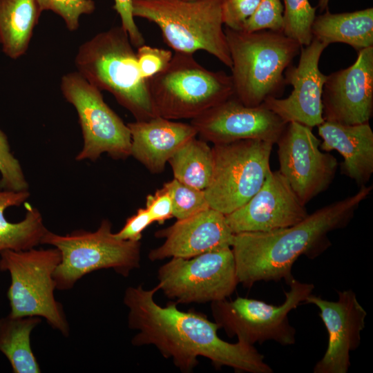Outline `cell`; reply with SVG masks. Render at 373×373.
<instances>
[{
	"instance_id": "obj_1",
	"label": "cell",
	"mask_w": 373,
	"mask_h": 373,
	"mask_svg": "<svg viewBox=\"0 0 373 373\" xmlns=\"http://www.w3.org/2000/svg\"><path fill=\"white\" fill-rule=\"evenodd\" d=\"M158 290L157 285L151 289L138 285L125 291L123 300L128 309V327L138 331L132 338L133 345H154L183 372H191L198 365L199 356L209 359L216 368L227 366L236 372H273L254 345L221 339L218 325L204 314L182 311L175 302L165 307L157 304L154 295Z\"/></svg>"
},
{
	"instance_id": "obj_2",
	"label": "cell",
	"mask_w": 373,
	"mask_h": 373,
	"mask_svg": "<svg viewBox=\"0 0 373 373\" xmlns=\"http://www.w3.org/2000/svg\"><path fill=\"white\" fill-rule=\"evenodd\" d=\"M372 189L361 186L354 195L320 208L289 227L235 233L231 249L238 283L251 287L259 281L284 280L288 284L297 259L305 256L313 260L329 247L328 234L348 225Z\"/></svg>"
},
{
	"instance_id": "obj_3",
	"label": "cell",
	"mask_w": 373,
	"mask_h": 373,
	"mask_svg": "<svg viewBox=\"0 0 373 373\" xmlns=\"http://www.w3.org/2000/svg\"><path fill=\"white\" fill-rule=\"evenodd\" d=\"M231 59L234 97L247 106H258L278 97L286 85L284 73L301 46L283 32H254L225 28Z\"/></svg>"
},
{
	"instance_id": "obj_4",
	"label": "cell",
	"mask_w": 373,
	"mask_h": 373,
	"mask_svg": "<svg viewBox=\"0 0 373 373\" xmlns=\"http://www.w3.org/2000/svg\"><path fill=\"white\" fill-rule=\"evenodd\" d=\"M77 72L100 90L111 93L137 121L156 117L136 52L122 26L101 32L82 44L75 58Z\"/></svg>"
},
{
	"instance_id": "obj_5",
	"label": "cell",
	"mask_w": 373,
	"mask_h": 373,
	"mask_svg": "<svg viewBox=\"0 0 373 373\" xmlns=\"http://www.w3.org/2000/svg\"><path fill=\"white\" fill-rule=\"evenodd\" d=\"M222 1L132 0L133 15L155 23L175 52L204 50L231 68Z\"/></svg>"
},
{
	"instance_id": "obj_6",
	"label": "cell",
	"mask_w": 373,
	"mask_h": 373,
	"mask_svg": "<svg viewBox=\"0 0 373 373\" xmlns=\"http://www.w3.org/2000/svg\"><path fill=\"white\" fill-rule=\"evenodd\" d=\"M146 81L156 115L171 120L193 119L234 95L230 75L207 69L189 53L175 52Z\"/></svg>"
},
{
	"instance_id": "obj_7",
	"label": "cell",
	"mask_w": 373,
	"mask_h": 373,
	"mask_svg": "<svg viewBox=\"0 0 373 373\" xmlns=\"http://www.w3.org/2000/svg\"><path fill=\"white\" fill-rule=\"evenodd\" d=\"M41 244L57 248L61 262L53 274L56 289L68 290L85 275L112 269L124 277L140 267V242L122 240L112 232L108 219L94 231L83 229L60 235L48 230Z\"/></svg>"
},
{
	"instance_id": "obj_8",
	"label": "cell",
	"mask_w": 373,
	"mask_h": 373,
	"mask_svg": "<svg viewBox=\"0 0 373 373\" xmlns=\"http://www.w3.org/2000/svg\"><path fill=\"white\" fill-rule=\"evenodd\" d=\"M55 247L0 252V270L8 271L7 291L12 316H38L67 337L70 327L62 305L56 300L53 274L61 262Z\"/></svg>"
},
{
	"instance_id": "obj_9",
	"label": "cell",
	"mask_w": 373,
	"mask_h": 373,
	"mask_svg": "<svg viewBox=\"0 0 373 373\" xmlns=\"http://www.w3.org/2000/svg\"><path fill=\"white\" fill-rule=\"evenodd\" d=\"M273 145L258 140L213 144L212 175L204 190L210 208L227 215L249 200L271 171Z\"/></svg>"
},
{
	"instance_id": "obj_10",
	"label": "cell",
	"mask_w": 373,
	"mask_h": 373,
	"mask_svg": "<svg viewBox=\"0 0 373 373\" xmlns=\"http://www.w3.org/2000/svg\"><path fill=\"white\" fill-rule=\"evenodd\" d=\"M289 291L280 305L262 300L237 297L232 300L224 299L211 303L215 322L229 337L250 345L274 341L282 345L296 342V329L290 324L289 312L312 294L314 285L302 283L294 278L288 283Z\"/></svg>"
},
{
	"instance_id": "obj_11",
	"label": "cell",
	"mask_w": 373,
	"mask_h": 373,
	"mask_svg": "<svg viewBox=\"0 0 373 373\" xmlns=\"http://www.w3.org/2000/svg\"><path fill=\"white\" fill-rule=\"evenodd\" d=\"M61 91L75 108L83 136V147L75 160H97L107 153L114 160L131 156V137L123 120L104 102L101 90L77 71L61 77Z\"/></svg>"
},
{
	"instance_id": "obj_12",
	"label": "cell",
	"mask_w": 373,
	"mask_h": 373,
	"mask_svg": "<svg viewBox=\"0 0 373 373\" xmlns=\"http://www.w3.org/2000/svg\"><path fill=\"white\" fill-rule=\"evenodd\" d=\"M157 278L160 290L177 304L227 299L238 284L231 247L171 258L159 268Z\"/></svg>"
},
{
	"instance_id": "obj_13",
	"label": "cell",
	"mask_w": 373,
	"mask_h": 373,
	"mask_svg": "<svg viewBox=\"0 0 373 373\" xmlns=\"http://www.w3.org/2000/svg\"><path fill=\"white\" fill-rule=\"evenodd\" d=\"M321 142L312 128L291 122L276 143L278 171L304 205L329 188L338 166L333 155L322 151Z\"/></svg>"
},
{
	"instance_id": "obj_14",
	"label": "cell",
	"mask_w": 373,
	"mask_h": 373,
	"mask_svg": "<svg viewBox=\"0 0 373 373\" xmlns=\"http://www.w3.org/2000/svg\"><path fill=\"white\" fill-rule=\"evenodd\" d=\"M287 124L263 104L247 106L234 95L191 121L198 135L213 144L243 140H258L274 144Z\"/></svg>"
},
{
	"instance_id": "obj_15",
	"label": "cell",
	"mask_w": 373,
	"mask_h": 373,
	"mask_svg": "<svg viewBox=\"0 0 373 373\" xmlns=\"http://www.w3.org/2000/svg\"><path fill=\"white\" fill-rule=\"evenodd\" d=\"M324 120L345 125L368 123L373 114V46L358 51L349 67L327 75Z\"/></svg>"
},
{
	"instance_id": "obj_16",
	"label": "cell",
	"mask_w": 373,
	"mask_h": 373,
	"mask_svg": "<svg viewBox=\"0 0 373 373\" xmlns=\"http://www.w3.org/2000/svg\"><path fill=\"white\" fill-rule=\"evenodd\" d=\"M328 46L316 39L301 46L297 66L290 65L284 73L286 85L293 89L287 98L269 97L263 105L285 122H296L313 128L325 120L322 93L327 75L319 70V61Z\"/></svg>"
},
{
	"instance_id": "obj_17",
	"label": "cell",
	"mask_w": 373,
	"mask_h": 373,
	"mask_svg": "<svg viewBox=\"0 0 373 373\" xmlns=\"http://www.w3.org/2000/svg\"><path fill=\"white\" fill-rule=\"evenodd\" d=\"M338 296L336 301H329L312 294L304 302L319 309L329 336L327 350L316 363L314 373H347L351 365L350 352L361 343L366 311L352 290L338 291Z\"/></svg>"
},
{
	"instance_id": "obj_18",
	"label": "cell",
	"mask_w": 373,
	"mask_h": 373,
	"mask_svg": "<svg viewBox=\"0 0 373 373\" xmlns=\"http://www.w3.org/2000/svg\"><path fill=\"white\" fill-rule=\"evenodd\" d=\"M308 214L285 178L279 171L271 170L258 191L225 217L232 232L238 233L289 227Z\"/></svg>"
},
{
	"instance_id": "obj_19",
	"label": "cell",
	"mask_w": 373,
	"mask_h": 373,
	"mask_svg": "<svg viewBox=\"0 0 373 373\" xmlns=\"http://www.w3.org/2000/svg\"><path fill=\"white\" fill-rule=\"evenodd\" d=\"M234 234L225 215L209 208L157 231L155 236L165 240L160 247L151 249L148 256L151 261L167 258H190L231 247Z\"/></svg>"
},
{
	"instance_id": "obj_20",
	"label": "cell",
	"mask_w": 373,
	"mask_h": 373,
	"mask_svg": "<svg viewBox=\"0 0 373 373\" xmlns=\"http://www.w3.org/2000/svg\"><path fill=\"white\" fill-rule=\"evenodd\" d=\"M127 126L131 137V156L153 173L162 172L170 157L198 135L192 124L161 116L135 120Z\"/></svg>"
},
{
	"instance_id": "obj_21",
	"label": "cell",
	"mask_w": 373,
	"mask_h": 373,
	"mask_svg": "<svg viewBox=\"0 0 373 373\" xmlns=\"http://www.w3.org/2000/svg\"><path fill=\"white\" fill-rule=\"evenodd\" d=\"M322 151H338L344 160L341 173L360 187L366 185L373 173V131L370 123L345 125L324 121L318 126Z\"/></svg>"
},
{
	"instance_id": "obj_22",
	"label": "cell",
	"mask_w": 373,
	"mask_h": 373,
	"mask_svg": "<svg viewBox=\"0 0 373 373\" xmlns=\"http://www.w3.org/2000/svg\"><path fill=\"white\" fill-rule=\"evenodd\" d=\"M313 38L327 46L343 43L357 51L373 46V8L350 12L325 13L316 16L312 27Z\"/></svg>"
},
{
	"instance_id": "obj_23",
	"label": "cell",
	"mask_w": 373,
	"mask_h": 373,
	"mask_svg": "<svg viewBox=\"0 0 373 373\" xmlns=\"http://www.w3.org/2000/svg\"><path fill=\"white\" fill-rule=\"evenodd\" d=\"M30 195L28 190L0 191V252L25 251L41 244L48 229L38 209L28 204L25 218L19 222H10L4 215L7 208L20 206Z\"/></svg>"
},
{
	"instance_id": "obj_24",
	"label": "cell",
	"mask_w": 373,
	"mask_h": 373,
	"mask_svg": "<svg viewBox=\"0 0 373 373\" xmlns=\"http://www.w3.org/2000/svg\"><path fill=\"white\" fill-rule=\"evenodd\" d=\"M41 12L37 0H0V44L10 58L26 52Z\"/></svg>"
},
{
	"instance_id": "obj_25",
	"label": "cell",
	"mask_w": 373,
	"mask_h": 373,
	"mask_svg": "<svg viewBox=\"0 0 373 373\" xmlns=\"http://www.w3.org/2000/svg\"><path fill=\"white\" fill-rule=\"evenodd\" d=\"M41 322L38 316L8 314L0 318V352L8 360L13 372H41L30 344V334Z\"/></svg>"
},
{
	"instance_id": "obj_26",
	"label": "cell",
	"mask_w": 373,
	"mask_h": 373,
	"mask_svg": "<svg viewBox=\"0 0 373 373\" xmlns=\"http://www.w3.org/2000/svg\"><path fill=\"white\" fill-rule=\"evenodd\" d=\"M174 178L188 186L204 190L213 171L212 149L206 141L191 138L169 160Z\"/></svg>"
},
{
	"instance_id": "obj_27",
	"label": "cell",
	"mask_w": 373,
	"mask_h": 373,
	"mask_svg": "<svg viewBox=\"0 0 373 373\" xmlns=\"http://www.w3.org/2000/svg\"><path fill=\"white\" fill-rule=\"evenodd\" d=\"M283 32L301 46L309 45L312 39V27L316 8L309 0H283Z\"/></svg>"
},
{
	"instance_id": "obj_28",
	"label": "cell",
	"mask_w": 373,
	"mask_h": 373,
	"mask_svg": "<svg viewBox=\"0 0 373 373\" xmlns=\"http://www.w3.org/2000/svg\"><path fill=\"white\" fill-rule=\"evenodd\" d=\"M169 192L173 207V215L177 220L184 219L210 208L204 191L176 179L163 185Z\"/></svg>"
},
{
	"instance_id": "obj_29",
	"label": "cell",
	"mask_w": 373,
	"mask_h": 373,
	"mask_svg": "<svg viewBox=\"0 0 373 373\" xmlns=\"http://www.w3.org/2000/svg\"><path fill=\"white\" fill-rule=\"evenodd\" d=\"M0 190L20 191L28 190L19 161L10 151L5 133L0 129Z\"/></svg>"
},
{
	"instance_id": "obj_30",
	"label": "cell",
	"mask_w": 373,
	"mask_h": 373,
	"mask_svg": "<svg viewBox=\"0 0 373 373\" xmlns=\"http://www.w3.org/2000/svg\"><path fill=\"white\" fill-rule=\"evenodd\" d=\"M43 10H52L64 21L70 31H75L79 26L82 15H90L95 9L93 0H37Z\"/></svg>"
},
{
	"instance_id": "obj_31",
	"label": "cell",
	"mask_w": 373,
	"mask_h": 373,
	"mask_svg": "<svg viewBox=\"0 0 373 373\" xmlns=\"http://www.w3.org/2000/svg\"><path fill=\"white\" fill-rule=\"evenodd\" d=\"M283 7L280 0H260L253 15L246 21L242 30L254 32L271 30L283 32Z\"/></svg>"
},
{
	"instance_id": "obj_32",
	"label": "cell",
	"mask_w": 373,
	"mask_h": 373,
	"mask_svg": "<svg viewBox=\"0 0 373 373\" xmlns=\"http://www.w3.org/2000/svg\"><path fill=\"white\" fill-rule=\"evenodd\" d=\"M173 53L169 50L143 44L137 48L136 57L140 73L148 79L162 71L169 64Z\"/></svg>"
},
{
	"instance_id": "obj_33",
	"label": "cell",
	"mask_w": 373,
	"mask_h": 373,
	"mask_svg": "<svg viewBox=\"0 0 373 373\" xmlns=\"http://www.w3.org/2000/svg\"><path fill=\"white\" fill-rule=\"evenodd\" d=\"M260 0H222V19L227 28L241 30Z\"/></svg>"
},
{
	"instance_id": "obj_34",
	"label": "cell",
	"mask_w": 373,
	"mask_h": 373,
	"mask_svg": "<svg viewBox=\"0 0 373 373\" xmlns=\"http://www.w3.org/2000/svg\"><path fill=\"white\" fill-rule=\"evenodd\" d=\"M153 222L163 224L173 217L171 196L164 187L149 194L146 198V207Z\"/></svg>"
},
{
	"instance_id": "obj_35",
	"label": "cell",
	"mask_w": 373,
	"mask_h": 373,
	"mask_svg": "<svg viewBox=\"0 0 373 373\" xmlns=\"http://www.w3.org/2000/svg\"><path fill=\"white\" fill-rule=\"evenodd\" d=\"M153 222L146 209L140 208L134 215L126 219L122 228L114 234L119 240L138 242L142 238V232Z\"/></svg>"
},
{
	"instance_id": "obj_36",
	"label": "cell",
	"mask_w": 373,
	"mask_h": 373,
	"mask_svg": "<svg viewBox=\"0 0 373 373\" xmlns=\"http://www.w3.org/2000/svg\"><path fill=\"white\" fill-rule=\"evenodd\" d=\"M114 1L113 8L119 15L121 26L127 32L132 45L138 48L144 44V38L134 21L132 0Z\"/></svg>"
},
{
	"instance_id": "obj_37",
	"label": "cell",
	"mask_w": 373,
	"mask_h": 373,
	"mask_svg": "<svg viewBox=\"0 0 373 373\" xmlns=\"http://www.w3.org/2000/svg\"><path fill=\"white\" fill-rule=\"evenodd\" d=\"M329 0H318V7L321 11L327 9Z\"/></svg>"
},
{
	"instance_id": "obj_38",
	"label": "cell",
	"mask_w": 373,
	"mask_h": 373,
	"mask_svg": "<svg viewBox=\"0 0 373 373\" xmlns=\"http://www.w3.org/2000/svg\"><path fill=\"white\" fill-rule=\"evenodd\" d=\"M185 1H194V0H185Z\"/></svg>"
}]
</instances>
